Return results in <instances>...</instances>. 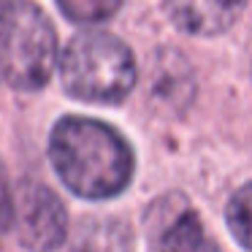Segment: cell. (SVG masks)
Segmentation results:
<instances>
[{
	"label": "cell",
	"instance_id": "5",
	"mask_svg": "<svg viewBox=\"0 0 252 252\" xmlns=\"http://www.w3.org/2000/svg\"><path fill=\"white\" fill-rule=\"evenodd\" d=\"M155 214L163 220L152 228V244L158 252H220L217 241L206 233L195 209L187 206L185 198L174 195V206H168V201H163V206L158 203Z\"/></svg>",
	"mask_w": 252,
	"mask_h": 252
},
{
	"label": "cell",
	"instance_id": "9",
	"mask_svg": "<svg viewBox=\"0 0 252 252\" xmlns=\"http://www.w3.org/2000/svg\"><path fill=\"white\" fill-rule=\"evenodd\" d=\"M57 6L71 22L95 25V22L114 17L120 11L122 0H57Z\"/></svg>",
	"mask_w": 252,
	"mask_h": 252
},
{
	"label": "cell",
	"instance_id": "10",
	"mask_svg": "<svg viewBox=\"0 0 252 252\" xmlns=\"http://www.w3.org/2000/svg\"><path fill=\"white\" fill-rule=\"evenodd\" d=\"M14 220H17V203H14L11 190H8L6 171H3V165H0V233L11 230Z\"/></svg>",
	"mask_w": 252,
	"mask_h": 252
},
{
	"label": "cell",
	"instance_id": "4",
	"mask_svg": "<svg viewBox=\"0 0 252 252\" xmlns=\"http://www.w3.org/2000/svg\"><path fill=\"white\" fill-rule=\"evenodd\" d=\"M14 228L28 252H55L68 236L65 206L46 185H25L17 201Z\"/></svg>",
	"mask_w": 252,
	"mask_h": 252
},
{
	"label": "cell",
	"instance_id": "6",
	"mask_svg": "<svg viewBox=\"0 0 252 252\" xmlns=\"http://www.w3.org/2000/svg\"><path fill=\"white\" fill-rule=\"evenodd\" d=\"M244 8L247 0H165V11L174 25L192 35L225 33Z\"/></svg>",
	"mask_w": 252,
	"mask_h": 252
},
{
	"label": "cell",
	"instance_id": "7",
	"mask_svg": "<svg viewBox=\"0 0 252 252\" xmlns=\"http://www.w3.org/2000/svg\"><path fill=\"white\" fill-rule=\"evenodd\" d=\"M71 252H133L130 230L120 220H87L79 225Z\"/></svg>",
	"mask_w": 252,
	"mask_h": 252
},
{
	"label": "cell",
	"instance_id": "1",
	"mask_svg": "<svg viewBox=\"0 0 252 252\" xmlns=\"http://www.w3.org/2000/svg\"><path fill=\"white\" fill-rule=\"evenodd\" d=\"M49 158L63 185L79 198H114L133 179V149L111 125L90 117H63L49 138Z\"/></svg>",
	"mask_w": 252,
	"mask_h": 252
},
{
	"label": "cell",
	"instance_id": "8",
	"mask_svg": "<svg viewBox=\"0 0 252 252\" xmlns=\"http://www.w3.org/2000/svg\"><path fill=\"white\" fill-rule=\"evenodd\" d=\"M225 220H228L233 239L244 250L252 252V182H247L244 187H239L230 195L228 209H225Z\"/></svg>",
	"mask_w": 252,
	"mask_h": 252
},
{
	"label": "cell",
	"instance_id": "3",
	"mask_svg": "<svg viewBox=\"0 0 252 252\" xmlns=\"http://www.w3.org/2000/svg\"><path fill=\"white\" fill-rule=\"evenodd\" d=\"M57 35L33 3H11L0 14V73L17 90H41L52 79Z\"/></svg>",
	"mask_w": 252,
	"mask_h": 252
},
{
	"label": "cell",
	"instance_id": "2",
	"mask_svg": "<svg viewBox=\"0 0 252 252\" xmlns=\"http://www.w3.org/2000/svg\"><path fill=\"white\" fill-rule=\"evenodd\" d=\"M60 76L65 90L87 103H120L136 87V60L111 33H82L63 52Z\"/></svg>",
	"mask_w": 252,
	"mask_h": 252
}]
</instances>
